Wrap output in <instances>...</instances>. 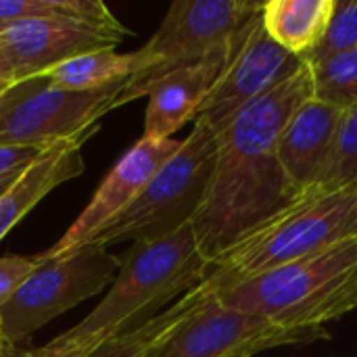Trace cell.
Instances as JSON below:
<instances>
[{"instance_id":"obj_4","label":"cell","mask_w":357,"mask_h":357,"mask_svg":"<svg viewBox=\"0 0 357 357\" xmlns=\"http://www.w3.org/2000/svg\"><path fill=\"white\" fill-rule=\"evenodd\" d=\"M357 236V186L310 190L209 268L215 293Z\"/></svg>"},{"instance_id":"obj_2","label":"cell","mask_w":357,"mask_h":357,"mask_svg":"<svg viewBox=\"0 0 357 357\" xmlns=\"http://www.w3.org/2000/svg\"><path fill=\"white\" fill-rule=\"evenodd\" d=\"M230 310L287 328H326L357 310V236L215 293Z\"/></svg>"},{"instance_id":"obj_8","label":"cell","mask_w":357,"mask_h":357,"mask_svg":"<svg viewBox=\"0 0 357 357\" xmlns=\"http://www.w3.org/2000/svg\"><path fill=\"white\" fill-rule=\"evenodd\" d=\"M121 257L102 247H82L61 259L42 261L0 310L8 341L19 347L42 326L102 293L117 278Z\"/></svg>"},{"instance_id":"obj_16","label":"cell","mask_w":357,"mask_h":357,"mask_svg":"<svg viewBox=\"0 0 357 357\" xmlns=\"http://www.w3.org/2000/svg\"><path fill=\"white\" fill-rule=\"evenodd\" d=\"M213 295H215V287L207 276L199 287L176 299L161 314L142 322L140 326L130 328L128 333L109 337L88 357H149Z\"/></svg>"},{"instance_id":"obj_23","label":"cell","mask_w":357,"mask_h":357,"mask_svg":"<svg viewBox=\"0 0 357 357\" xmlns=\"http://www.w3.org/2000/svg\"><path fill=\"white\" fill-rule=\"evenodd\" d=\"M109 337H88V339H67L59 335L44 347H10L2 357H88Z\"/></svg>"},{"instance_id":"obj_25","label":"cell","mask_w":357,"mask_h":357,"mask_svg":"<svg viewBox=\"0 0 357 357\" xmlns=\"http://www.w3.org/2000/svg\"><path fill=\"white\" fill-rule=\"evenodd\" d=\"M40 255H4L0 257V310L19 291V287L40 268Z\"/></svg>"},{"instance_id":"obj_7","label":"cell","mask_w":357,"mask_h":357,"mask_svg":"<svg viewBox=\"0 0 357 357\" xmlns=\"http://www.w3.org/2000/svg\"><path fill=\"white\" fill-rule=\"evenodd\" d=\"M126 82L98 90H65L44 75L21 79L0 96V144L50 146L98 128L117 109Z\"/></svg>"},{"instance_id":"obj_13","label":"cell","mask_w":357,"mask_h":357,"mask_svg":"<svg viewBox=\"0 0 357 357\" xmlns=\"http://www.w3.org/2000/svg\"><path fill=\"white\" fill-rule=\"evenodd\" d=\"M343 109L310 98L287 121L278 138V159L291 184L305 195L316 190L331 165Z\"/></svg>"},{"instance_id":"obj_6","label":"cell","mask_w":357,"mask_h":357,"mask_svg":"<svg viewBox=\"0 0 357 357\" xmlns=\"http://www.w3.org/2000/svg\"><path fill=\"white\" fill-rule=\"evenodd\" d=\"M249 0H178L165 13L153 38L136 50L138 71L126 82L117 107L146 96L163 75L197 65L226 50L261 13Z\"/></svg>"},{"instance_id":"obj_15","label":"cell","mask_w":357,"mask_h":357,"mask_svg":"<svg viewBox=\"0 0 357 357\" xmlns=\"http://www.w3.org/2000/svg\"><path fill=\"white\" fill-rule=\"evenodd\" d=\"M92 128L77 136L59 140L44 149L38 161L0 197V241L56 186L84 172V142L96 132Z\"/></svg>"},{"instance_id":"obj_14","label":"cell","mask_w":357,"mask_h":357,"mask_svg":"<svg viewBox=\"0 0 357 357\" xmlns=\"http://www.w3.org/2000/svg\"><path fill=\"white\" fill-rule=\"evenodd\" d=\"M238 38L226 50H220L218 54L197 65L176 69L151 86L146 94L149 107L144 115L146 138H172V134H176L184 123L199 115L203 102L207 100L209 92L220 79Z\"/></svg>"},{"instance_id":"obj_3","label":"cell","mask_w":357,"mask_h":357,"mask_svg":"<svg viewBox=\"0 0 357 357\" xmlns=\"http://www.w3.org/2000/svg\"><path fill=\"white\" fill-rule=\"evenodd\" d=\"M209 276L192 224L157 236L134 241L121 255V268L102 301L73 328L67 339L115 337L155 318L176 299Z\"/></svg>"},{"instance_id":"obj_20","label":"cell","mask_w":357,"mask_h":357,"mask_svg":"<svg viewBox=\"0 0 357 357\" xmlns=\"http://www.w3.org/2000/svg\"><path fill=\"white\" fill-rule=\"evenodd\" d=\"M307 67L316 100L335 105L343 111L357 105V48Z\"/></svg>"},{"instance_id":"obj_24","label":"cell","mask_w":357,"mask_h":357,"mask_svg":"<svg viewBox=\"0 0 357 357\" xmlns=\"http://www.w3.org/2000/svg\"><path fill=\"white\" fill-rule=\"evenodd\" d=\"M46 149V146H44ZM42 146H21V144H0V197L23 178V174L38 161L44 153Z\"/></svg>"},{"instance_id":"obj_18","label":"cell","mask_w":357,"mask_h":357,"mask_svg":"<svg viewBox=\"0 0 357 357\" xmlns=\"http://www.w3.org/2000/svg\"><path fill=\"white\" fill-rule=\"evenodd\" d=\"M29 19L79 23L119 38L132 33L100 0H0V31Z\"/></svg>"},{"instance_id":"obj_22","label":"cell","mask_w":357,"mask_h":357,"mask_svg":"<svg viewBox=\"0 0 357 357\" xmlns=\"http://www.w3.org/2000/svg\"><path fill=\"white\" fill-rule=\"evenodd\" d=\"M351 48H357V0H337L324 38L303 61L316 65Z\"/></svg>"},{"instance_id":"obj_5","label":"cell","mask_w":357,"mask_h":357,"mask_svg":"<svg viewBox=\"0 0 357 357\" xmlns=\"http://www.w3.org/2000/svg\"><path fill=\"white\" fill-rule=\"evenodd\" d=\"M218 132L195 119V128L182 140L178 153L153 176L140 197L88 245L109 249L128 241L157 238L190 224L207 195L218 157Z\"/></svg>"},{"instance_id":"obj_10","label":"cell","mask_w":357,"mask_h":357,"mask_svg":"<svg viewBox=\"0 0 357 357\" xmlns=\"http://www.w3.org/2000/svg\"><path fill=\"white\" fill-rule=\"evenodd\" d=\"M305 61L274 42L261 23V13L245 27L228 63L195 119L222 134L251 102L297 75Z\"/></svg>"},{"instance_id":"obj_1","label":"cell","mask_w":357,"mask_h":357,"mask_svg":"<svg viewBox=\"0 0 357 357\" xmlns=\"http://www.w3.org/2000/svg\"><path fill=\"white\" fill-rule=\"evenodd\" d=\"M310 98L314 84L305 65L243 109L220 134L207 195L190 222L209 268L303 197L282 169L278 138L291 115Z\"/></svg>"},{"instance_id":"obj_21","label":"cell","mask_w":357,"mask_h":357,"mask_svg":"<svg viewBox=\"0 0 357 357\" xmlns=\"http://www.w3.org/2000/svg\"><path fill=\"white\" fill-rule=\"evenodd\" d=\"M357 186V105L343 111L333 159L316 190H339Z\"/></svg>"},{"instance_id":"obj_17","label":"cell","mask_w":357,"mask_h":357,"mask_svg":"<svg viewBox=\"0 0 357 357\" xmlns=\"http://www.w3.org/2000/svg\"><path fill=\"white\" fill-rule=\"evenodd\" d=\"M337 0H270L261 6L268 36L305 59L324 38Z\"/></svg>"},{"instance_id":"obj_12","label":"cell","mask_w":357,"mask_h":357,"mask_svg":"<svg viewBox=\"0 0 357 357\" xmlns=\"http://www.w3.org/2000/svg\"><path fill=\"white\" fill-rule=\"evenodd\" d=\"M19 82L40 75L73 56L115 48L123 38L69 21L29 19L6 25L0 31Z\"/></svg>"},{"instance_id":"obj_9","label":"cell","mask_w":357,"mask_h":357,"mask_svg":"<svg viewBox=\"0 0 357 357\" xmlns=\"http://www.w3.org/2000/svg\"><path fill=\"white\" fill-rule=\"evenodd\" d=\"M331 339L326 328H287L224 307L215 295L149 357H253L255 354Z\"/></svg>"},{"instance_id":"obj_11","label":"cell","mask_w":357,"mask_h":357,"mask_svg":"<svg viewBox=\"0 0 357 357\" xmlns=\"http://www.w3.org/2000/svg\"><path fill=\"white\" fill-rule=\"evenodd\" d=\"M182 140L176 138H146L142 136L107 174L90 203L65 234L38 253L40 261L61 259L86 247L102 228H107L121 211H126L146 188L153 176L178 153Z\"/></svg>"},{"instance_id":"obj_26","label":"cell","mask_w":357,"mask_h":357,"mask_svg":"<svg viewBox=\"0 0 357 357\" xmlns=\"http://www.w3.org/2000/svg\"><path fill=\"white\" fill-rule=\"evenodd\" d=\"M19 82V75H17V67L6 50V46L2 44L0 40V86H13Z\"/></svg>"},{"instance_id":"obj_27","label":"cell","mask_w":357,"mask_h":357,"mask_svg":"<svg viewBox=\"0 0 357 357\" xmlns=\"http://www.w3.org/2000/svg\"><path fill=\"white\" fill-rule=\"evenodd\" d=\"M10 347H15V345L8 341V337H6V333H4V328H2V320H0V357L4 356Z\"/></svg>"},{"instance_id":"obj_28","label":"cell","mask_w":357,"mask_h":357,"mask_svg":"<svg viewBox=\"0 0 357 357\" xmlns=\"http://www.w3.org/2000/svg\"><path fill=\"white\" fill-rule=\"evenodd\" d=\"M6 88H8V86H0V96H2L4 92H6Z\"/></svg>"},{"instance_id":"obj_19","label":"cell","mask_w":357,"mask_h":357,"mask_svg":"<svg viewBox=\"0 0 357 357\" xmlns=\"http://www.w3.org/2000/svg\"><path fill=\"white\" fill-rule=\"evenodd\" d=\"M138 67L136 50L115 52V48H109L73 56L40 75L65 90H98L111 84L128 82Z\"/></svg>"}]
</instances>
